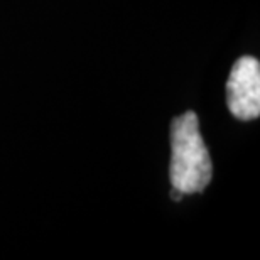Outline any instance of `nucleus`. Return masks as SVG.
Masks as SVG:
<instances>
[{"instance_id":"1","label":"nucleus","mask_w":260,"mask_h":260,"mask_svg":"<svg viewBox=\"0 0 260 260\" xmlns=\"http://www.w3.org/2000/svg\"><path fill=\"white\" fill-rule=\"evenodd\" d=\"M169 176L173 188L183 194L203 193L211 181V157L194 112H186L171 123Z\"/></svg>"},{"instance_id":"2","label":"nucleus","mask_w":260,"mask_h":260,"mask_svg":"<svg viewBox=\"0 0 260 260\" xmlns=\"http://www.w3.org/2000/svg\"><path fill=\"white\" fill-rule=\"evenodd\" d=\"M228 108L238 120H253L260 115V63L243 56L232 68L226 83Z\"/></svg>"},{"instance_id":"3","label":"nucleus","mask_w":260,"mask_h":260,"mask_svg":"<svg viewBox=\"0 0 260 260\" xmlns=\"http://www.w3.org/2000/svg\"><path fill=\"white\" fill-rule=\"evenodd\" d=\"M184 194L181 193V191H178V189H174L173 188V191H171V198H173L174 201H181V198H183Z\"/></svg>"}]
</instances>
